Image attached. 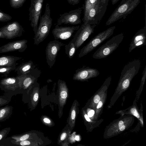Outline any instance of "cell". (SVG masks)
Masks as SVG:
<instances>
[{"label":"cell","instance_id":"obj_1","mask_svg":"<svg viewBox=\"0 0 146 146\" xmlns=\"http://www.w3.org/2000/svg\"><path fill=\"white\" fill-rule=\"evenodd\" d=\"M40 18L37 32L33 38L34 44L35 45H38L46 38L52 27V19L50 17V10L48 3L46 4L44 13Z\"/></svg>","mask_w":146,"mask_h":146},{"label":"cell","instance_id":"obj_3","mask_svg":"<svg viewBox=\"0 0 146 146\" xmlns=\"http://www.w3.org/2000/svg\"><path fill=\"white\" fill-rule=\"evenodd\" d=\"M141 62L139 59L133 60L125 65L121 74L119 87L124 89L129 86L131 81L138 73L141 66Z\"/></svg>","mask_w":146,"mask_h":146},{"label":"cell","instance_id":"obj_41","mask_svg":"<svg viewBox=\"0 0 146 146\" xmlns=\"http://www.w3.org/2000/svg\"><path fill=\"white\" fill-rule=\"evenodd\" d=\"M0 38H5V36L0 31Z\"/></svg>","mask_w":146,"mask_h":146},{"label":"cell","instance_id":"obj_44","mask_svg":"<svg viewBox=\"0 0 146 146\" xmlns=\"http://www.w3.org/2000/svg\"></svg>","mask_w":146,"mask_h":146},{"label":"cell","instance_id":"obj_36","mask_svg":"<svg viewBox=\"0 0 146 146\" xmlns=\"http://www.w3.org/2000/svg\"><path fill=\"white\" fill-rule=\"evenodd\" d=\"M94 113V111L93 110L90 111L88 113V115L89 117H92Z\"/></svg>","mask_w":146,"mask_h":146},{"label":"cell","instance_id":"obj_30","mask_svg":"<svg viewBox=\"0 0 146 146\" xmlns=\"http://www.w3.org/2000/svg\"><path fill=\"white\" fill-rule=\"evenodd\" d=\"M119 130L121 131H123L125 129V126L124 125V123L122 121H120L118 123Z\"/></svg>","mask_w":146,"mask_h":146},{"label":"cell","instance_id":"obj_38","mask_svg":"<svg viewBox=\"0 0 146 146\" xmlns=\"http://www.w3.org/2000/svg\"><path fill=\"white\" fill-rule=\"evenodd\" d=\"M44 121L47 123H50V121L47 118H45L43 119Z\"/></svg>","mask_w":146,"mask_h":146},{"label":"cell","instance_id":"obj_32","mask_svg":"<svg viewBox=\"0 0 146 146\" xmlns=\"http://www.w3.org/2000/svg\"><path fill=\"white\" fill-rule=\"evenodd\" d=\"M131 111L132 113L135 117L138 118L139 117V115L135 108H131Z\"/></svg>","mask_w":146,"mask_h":146},{"label":"cell","instance_id":"obj_10","mask_svg":"<svg viewBox=\"0 0 146 146\" xmlns=\"http://www.w3.org/2000/svg\"><path fill=\"white\" fill-rule=\"evenodd\" d=\"M83 9V7L78 8L60 15L57 20L56 25H59L65 24L74 25L80 24L81 15Z\"/></svg>","mask_w":146,"mask_h":146},{"label":"cell","instance_id":"obj_27","mask_svg":"<svg viewBox=\"0 0 146 146\" xmlns=\"http://www.w3.org/2000/svg\"><path fill=\"white\" fill-rule=\"evenodd\" d=\"M72 107L69 120V124L71 128H72L74 125L76 114L75 106L74 105Z\"/></svg>","mask_w":146,"mask_h":146},{"label":"cell","instance_id":"obj_43","mask_svg":"<svg viewBox=\"0 0 146 146\" xmlns=\"http://www.w3.org/2000/svg\"><path fill=\"white\" fill-rule=\"evenodd\" d=\"M2 11L1 10V9H0V11Z\"/></svg>","mask_w":146,"mask_h":146},{"label":"cell","instance_id":"obj_15","mask_svg":"<svg viewBox=\"0 0 146 146\" xmlns=\"http://www.w3.org/2000/svg\"><path fill=\"white\" fill-rule=\"evenodd\" d=\"M99 73L96 69L84 66L76 70L73 79L80 81H87L89 79L97 77Z\"/></svg>","mask_w":146,"mask_h":146},{"label":"cell","instance_id":"obj_20","mask_svg":"<svg viewBox=\"0 0 146 146\" xmlns=\"http://www.w3.org/2000/svg\"><path fill=\"white\" fill-rule=\"evenodd\" d=\"M35 68L33 62L29 61L23 63L16 68L15 71L16 72L18 76H21L29 72L32 69Z\"/></svg>","mask_w":146,"mask_h":146},{"label":"cell","instance_id":"obj_19","mask_svg":"<svg viewBox=\"0 0 146 146\" xmlns=\"http://www.w3.org/2000/svg\"><path fill=\"white\" fill-rule=\"evenodd\" d=\"M21 58L12 56H0V67L16 66V61Z\"/></svg>","mask_w":146,"mask_h":146},{"label":"cell","instance_id":"obj_14","mask_svg":"<svg viewBox=\"0 0 146 146\" xmlns=\"http://www.w3.org/2000/svg\"><path fill=\"white\" fill-rule=\"evenodd\" d=\"M80 27L79 25L71 27H59L56 25L52 31L55 40L68 39L71 37L73 33Z\"/></svg>","mask_w":146,"mask_h":146},{"label":"cell","instance_id":"obj_22","mask_svg":"<svg viewBox=\"0 0 146 146\" xmlns=\"http://www.w3.org/2000/svg\"><path fill=\"white\" fill-rule=\"evenodd\" d=\"M98 0H85L84 3L83 5L84 15L82 20L83 23L86 22L89 11Z\"/></svg>","mask_w":146,"mask_h":146},{"label":"cell","instance_id":"obj_21","mask_svg":"<svg viewBox=\"0 0 146 146\" xmlns=\"http://www.w3.org/2000/svg\"><path fill=\"white\" fill-rule=\"evenodd\" d=\"M13 110L12 106L8 105L0 108V122L9 119L12 114Z\"/></svg>","mask_w":146,"mask_h":146},{"label":"cell","instance_id":"obj_4","mask_svg":"<svg viewBox=\"0 0 146 146\" xmlns=\"http://www.w3.org/2000/svg\"><path fill=\"white\" fill-rule=\"evenodd\" d=\"M123 38V33H121L113 36L99 48L93 54V57L96 59H101L107 57L119 46Z\"/></svg>","mask_w":146,"mask_h":146},{"label":"cell","instance_id":"obj_13","mask_svg":"<svg viewBox=\"0 0 146 146\" xmlns=\"http://www.w3.org/2000/svg\"><path fill=\"white\" fill-rule=\"evenodd\" d=\"M41 73L40 70L35 68L28 73L18 76L20 90H25L29 88L37 80Z\"/></svg>","mask_w":146,"mask_h":146},{"label":"cell","instance_id":"obj_33","mask_svg":"<svg viewBox=\"0 0 146 146\" xmlns=\"http://www.w3.org/2000/svg\"><path fill=\"white\" fill-rule=\"evenodd\" d=\"M81 0H68V3L72 5H75L78 4Z\"/></svg>","mask_w":146,"mask_h":146},{"label":"cell","instance_id":"obj_24","mask_svg":"<svg viewBox=\"0 0 146 146\" xmlns=\"http://www.w3.org/2000/svg\"><path fill=\"white\" fill-rule=\"evenodd\" d=\"M16 66H4L0 67V75L6 76L12 71L15 70Z\"/></svg>","mask_w":146,"mask_h":146},{"label":"cell","instance_id":"obj_8","mask_svg":"<svg viewBox=\"0 0 146 146\" xmlns=\"http://www.w3.org/2000/svg\"><path fill=\"white\" fill-rule=\"evenodd\" d=\"M44 0H31L29 8V21L35 34L37 32L38 24L41 16Z\"/></svg>","mask_w":146,"mask_h":146},{"label":"cell","instance_id":"obj_34","mask_svg":"<svg viewBox=\"0 0 146 146\" xmlns=\"http://www.w3.org/2000/svg\"><path fill=\"white\" fill-rule=\"evenodd\" d=\"M100 100V97L98 95H96L94 98V101L95 103H98Z\"/></svg>","mask_w":146,"mask_h":146},{"label":"cell","instance_id":"obj_26","mask_svg":"<svg viewBox=\"0 0 146 146\" xmlns=\"http://www.w3.org/2000/svg\"><path fill=\"white\" fill-rule=\"evenodd\" d=\"M11 97L4 94L0 96V107L8 104L11 101Z\"/></svg>","mask_w":146,"mask_h":146},{"label":"cell","instance_id":"obj_9","mask_svg":"<svg viewBox=\"0 0 146 146\" xmlns=\"http://www.w3.org/2000/svg\"><path fill=\"white\" fill-rule=\"evenodd\" d=\"M18 76L3 78L0 81V88L5 92V94L11 97L13 95L19 94L21 91Z\"/></svg>","mask_w":146,"mask_h":146},{"label":"cell","instance_id":"obj_42","mask_svg":"<svg viewBox=\"0 0 146 146\" xmlns=\"http://www.w3.org/2000/svg\"><path fill=\"white\" fill-rule=\"evenodd\" d=\"M79 139V137L78 136H76L75 137V139L76 141H78Z\"/></svg>","mask_w":146,"mask_h":146},{"label":"cell","instance_id":"obj_7","mask_svg":"<svg viewBox=\"0 0 146 146\" xmlns=\"http://www.w3.org/2000/svg\"><path fill=\"white\" fill-rule=\"evenodd\" d=\"M97 25L84 23L81 25L71 40L74 44L76 49L82 46L94 33V29Z\"/></svg>","mask_w":146,"mask_h":146},{"label":"cell","instance_id":"obj_39","mask_svg":"<svg viewBox=\"0 0 146 146\" xmlns=\"http://www.w3.org/2000/svg\"><path fill=\"white\" fill-rule=\"evenodd\" d=\"M84 117H85V118L86 119V120L88 121H90V119L89 118V117L88 116V115H87L86 114H85L84 115Z\"/></svg>","mask_w":146,"mask_h":146},{"label":"cell","instance_id":"obj_23","mask_svg":"<svg viewBox=\"0 0 146 146\" xmlns=\"http://www.w3.org/2000/svg\"><path fill=\"white\" fill-rule=\"evenodd\" d=\"M65 45V52L66 54L70 59L74 56L76 49L74 44L71 41L68 44Z\"/></svg>","mask_w":146,"mask_h":146},{"label":"cell","instance_id":"obj_5","mask_svg":"<svg viewBox=\"0 0 146 146\" xmlns=\"http://www.w3.org/2000/svg\"><path fill=\"white\" fill-rule=\"evenodd\" d=\"M115 28V26L111 27L99 33L92 38L81 49L78 57L81 58L86 55L108 38L113 35Z\"/></svg>","mask_w":146,"mask_h":146},{"label":"cell","instance_id":"obj_17","mask_svg":"<svg viewBox=\"0 0 146 146\" xmlns=\"http://www.w3.org/2000/svg\"><path fill=\"white\" fill-rule=\"evenodd\" d=\"M146 45V25L139 30L133 37L130 43L129 52L136 47L139 48Z\"/></svg>","mask_w":146,"mask_h":146},{"label":"cell","instance_id":"obj_6","mask_svg":"<svg viewBox=\"0 0 146 146\" xmlns=\"http://www.w3.org/2000/svg\"><path fill=\"white\" fill-rule=\"evenodd\" d=\"M109 0H98L90 10L86 21L84 23L97 25L104 15Z\"/></svg>","mask_w":146,"mask_h":146},{"label":"cell","instance_id":"obj_28","mask_svg":"<svg viewBox=\"0 0 146 146\" xmlns=\"http://www.w3.org/2000/svg\"><path fill=\"white\" fill-rule=\"evenodd\" d=\"M10 130V128L8 127L0 130V141L5 138L9 133Z\"/></svg>","mask_w":146,"mask_h":146},{"label":"cell","instance_id":"obj_16","mask_svg":"<svg viewBox=\"0 0 146 146\" xmlns=\"http://www.w3.org/2000/svg\"><path fill=\"white\" fill-rule=\"evenodd\" d=\"M27 42L25 39L9 42L0 47V54L16 51L23 52L27 48Z\"/></svg>","mask_w":146,"mask_h":146},{"label":"cell","instance_id":"obj_37","mask_svg":"<svg viewBox=\"0 0 146 146\" xmlns=\"http://www.w3.org/2000/svg\"><path fill=\"white\" fill-rule=\"evenodd\" d=\"M103 103L101 101H99L97 105V108L98 109L101 108L102 106Z\"/></svg>","mask_w":146,"mask_h":146},{"label":"cell","instance_id":"obj_12","mask_svg":"<svg viewBox=\"0 0 146 146\" xmlns=\"http://www.w3.org/2000/svg\"><path fill=\"white\" fill-rule=\"evenodd\" d=\"M23 28L17 21H15L8 23L0 28L5 38L11 39L21 36L23 31Z\"/></svg>","mask_w":146,"mask_h":146},{"label":"cell","instance_id":"obj_29","mask_svg":"<svg viewBox=\"0 0 146 146\" xmlns=\"http://www.w3.org/2000/svg\"><path fill=\"white\" fill-rule=\"evenodd\" d=\"M12 18L8 14H6L2 11H0V21L7 22L10 20Z\"/></svg>","mask_w":146,"mask_h":146},{"label":"cell","instance_id":"obj_25","mask_svg":"<svg viewBox=\"0 0 146 146\" xmlns=\"http://www.w3.org/2000/svg\"><path fill=\"white\" fill-rule=\"evenodd\" d=\"M26 0H9L11 7L15 9H17L21 7Z\"/></svg>","mask_w":146,"mask_h":146},{"label":"cell","instance_id":"obj_35","mask_svg":"<svg viewBox=\"0 0 146 146\" xmlns=\"http://www.w3.org/2000/svg\"><path fill=\"white\" fill-rule=\"evenodd\" d=\"M67 133L65 132L63 133L60 136V140L61 141L64 140L65 139Z\"/></svg>","mask_w":146,"mask_h":146},{"label":"cell","instance_id":"obj_2","mask_svg":"<svg viewBox=\"0 0 146 146\" xmlns=\"http://www.w3.org/2000/svg\"><path fill=\"white\" fill-rule=\"evenodd\" d=\"M140 0H122L106 22L109 25L119 19H124L137 7Z\"/></svg>","mask_w":146,"mask_h":146},{"label":"cell","instance_id":"obj_31","mask_svg":"<svg viewBox=\"0 0 146 146\" xmlns=\"http://www.w3.org/2000/svg\"><path fill=\"white\" fill-rule=\"evenodd\" d=\"M35 93H34L32 97V102H36L38 100V94L36 92H35Z\"/></svg>","mask_w":146,"mask_h":146},{"label":"cell","instance_id":"obj_11","mask_svg":"<svg viewBox=\"0 0 146 146\" xmlns=\"http://www.w3.org/2000/svg\"><path fill=\"white\" fill-rule=\"evenodd\" d=\"M65 45L56 40L50 41L48 44L46 49V58L50 68H52L54 64L56 57L61 47Z\"/></svg>","mask_w":146,"mask_h":146},{"label":"cell","instance_id":"obj_40","mask_svg":"<svg viewBox=\"0 0 146 146\" xmlns=\"http://www.w3.org/2000/svg\"><path fill=\"white\" fill-rule=\"evenodd\" d=\"M119 0H111L112 5H114L117 3Z\"/></svg>","mask_w":146,"mask_h":146},{"label":"cell","instance_id":"obj_18","mask_svg":"<svg viewBox=\"0 0 146 146\" xmlns=\"http://www.w3.org/2000/svg\"><path fill=\"white\" fill-rule=\"evenodd\" d=\"M59 90V101L60 106L65 104L68 97V88L66 83L64 81L59 80L58 82Z\"/></svg>","mask_w":146,"mask_h":146}]
</instances>
